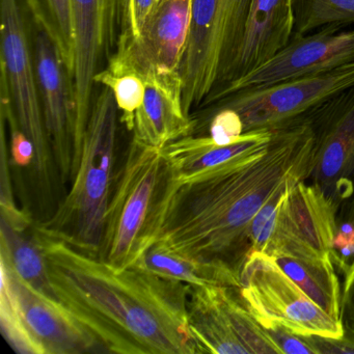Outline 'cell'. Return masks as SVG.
<instances>
[{
    "mask_svg": "<svg viewBox=\"0 0 354 354\" xmlns=\"http://www.w3.org/2000/svg\"><path fill=\"white\" fill-rule=\"evenodd\" d=\"M314 151V131L302 119L273 131L261 150L189 179L174 175L154 244L241 275L254 216L277 192L310 179Z\"/></svg>",
    "mask_w": 354,
    "mask_h": 354,
    "instance_id": "6da1fadb",
    "label": "cell"
},
{
    "mask_svg": "<svg viewBox=\"0 0 354 354\" xmlns=\"http://www.w3.org/2000/svg\"><path fill=\"white\" fill-rule=\"evenodd\" d=\"M34 227L55 298L106 351L200 353L188 322L192 286L113 266Z\"/></svg>",
    "mask_w": 354,
    "mask_h": 354,
    "instance_id": "7a4b0ae2",
    "label": "cell"
},
{
    "mask_svg": "<svg viewBox=\"0 0 354 354\" xmlns=\"http://www.w3.org/2000/svg\"><path fill=\"white\" fill-rule=\"evenodd\" d=\"M118 111L113 92L105 86L93 101L71 188L53 214L36 225L45 235L94 257H98L113 190Z\"/></svg>",
    "mask_w": 354,
    "mask_h": 354,
    "instance_id": "3957f363",
    "label": "cell"
},
{
    "mask_svg": "<svg viewBox=\"0 0 354 354\" xmlns=\"http://www.w3.org/2000/svg\"><path fill=\"white\" fill-rule=\"evenodd\" d=\"M173 177L163 150L132 140L107 209L101 261L119 268L132 267L154 244Z\"/></svg>",
    "mask_w": 354,
    "mask_h": 354,
    "instance_id": "277c9868",
    "label": "cell"
},
{
    "mask_svg": "<svg viewBox=\"0 0 354 354\" xmlns=\"http://www.w3.org/2000/svg\"><path fill=\"white\" fill-rule=\"evenodd\" d=\"M0 264V322L16 352L82 354L102 347L61 302L26 283L7 259Z\"/></svg>",
    "mask_w": 354,
    "mask_h": 354,
    "instance_id": "5b68a950",
    "label": "cell"
},
{
    "mask_svg": "<svg viewBox=\"0 0 354 354\" xmlns=\"http://www.w3.org/2000/svg\"><path fill=\"white\" fill-rule=\"evenodd\" d=\"M252 0H192L189 37L179 68L183 107L207 103L241 42Z\"/></svg>",
    "mask_w": 354,
    "mask_h": 354,
    "instance_id": "8992f818",
    "label": "cell"
},
{
    "mask_svg": "<svg viewBox=\"0 0 354 354\" xmlns=\"http://www.w3.org/2000/svg\"><path fill=\"white\" fill-rule=\"evenodd\" d=\"M240 296L265 329L279 326L300 337L343 339L342 321L315 304L304 290L261 252H252L240 275Z\"/></svg>",
    "mask_w": 354,
    "mask_h": 354,
    "instance_id": "52a82bcc",
    "label": "cell"
},
{
    "mask_svg": "<svg viewBox=\"0 0 354 354\" xmlns=\"http://www.w3.org/2000/svg\"><path fill=\"white\" fill-rule=\"evenodd\" d=\"M354 86V63L331 71L248 88L216 101L237 117L242 132L275 131Z\"/></svg>",
    "mask_w": 354,
    "mask_h": 354,
    "instance_id": "ba28073f",
    "label": "cell"
},
{
    "mask_svg": "<svg viewBox=\"0 0 354 354\" xmlns=\"http://www.w3.org/2000/svg\"><path fill=\"white\" fill-rule=\"evenodd\" d=\"M0 66L7 76L18 123L35 146L32 167L43 198L53 194V150L45 128L36 66L17 0H0Z\"/></svg>",
    "mask_w": 354,
    "mask_h": 354,
    "instance_id": "9c48e42d",
    "label": "cell"
},
{
    "mask_svg": "<svg viewBox=\"0 0 354 354\" xmlns=\"http://www.w3.org/2000/svg\"><path fill=\"white\" fill-rule=\"evenodd\" d=\"M126 0H72L73 8V156L80 159L92 109L94 76L117 50Z\"/></svg>",
    "mask_w": 354,
    "mask_h": 354,
    "instance_id": "30bf717a",
    "label": "cell"
},
{
    "mask_svg": "<svg viewBox=\"0 0 354 354\" xmlns=\"http://www.w3.org/2000/svg\"><path fill=\"white\" fill-rule=\"evenodd\" d=\"M187 315L200 353L281 354L246 308L239 289L194 286L188 296Z\"/></svg>",
    "mask_w": 354,
    "mask_h": 354,
    "instance_id": "8fae6325",
    "label": "cell"
},
{
    "mask_svg": "<svg viewBox=\"0 0 354 354\" xmlns=\"http://www.w3.org/2000/svg\"><path fill=\"white\" fill-rule=\"evenodd\" d=\"M339 205L318 186L300 181L279 201L270 239L264 254L304 260L331 259L337 232Z\"/></svg>",
    "mask_w": 354,
    "mask_h": 354,
    "instance_id": "7c38bea8",
    "label": "cell"
},
{
    "mask_svg": "<svg viewBox=\"0 0 354 354\" xmlns=\"http://www.w3.org/2000/svg\"><path fill=\"white\" fill-rule=\"evenodd\" d=\"M304 118L315 136L308 180L339 206L354 194V86Z\"/></svg>",
    "mask_w": 354,
    "mask_h": 354,
    "instance_id": "4fadbf2b",
    "label": "cell"
},
{
    "mask_svg": "<svg viewBox=\"0 0 354 354\" xmlns=\"http://www.w3.org/2000/svg\"><path fill=\"white\" fill-rule=\"evenodd\" d=\"M329 26L314 35L292 37L289 44L270 61L240 80L213 93L207 103L248 88L269 86L285 80L331 71L354 63V28L341 30Z\"/></svg>",
    "mask_w": 354,
    "mask_h": 354,
    "instance_id": "5bb4252c",
    "label": "cell"
},
{
    "mask_svg": "<svg viewBox=\"0 0 354 354\" xmlns=\"http://www.w3.org/2000/svg\"><path fill=\"white\" fill-rule=\"evenodd\" d=\"M35 66L45 128L62 181H71L73 167V92L57 43L45 30L36 39Z\"/></svg>",
    "mask_w": 354,
    "mask_h": 354,
    "instance_id": "9a60e30c",
    "label": "cell"
},
{
    "mask_svg": "<svg viewBox=\"0 0 354 354\" xmlns=\"http://www.w3.org/2000/svg\"><path fill=\"white\" fill-rule=\"evenodd\" d=\"M190 22L192 0H157L140 37L122 34L118 47L142 73L151 67L179 72Z\"/></svg>",
    "mask_w": 354,
    "mask_h": 354,
    "instance_id": "2e32d148",
    "label": "cell"
},
{
    "mask_svg": "<svg viewBox=\"0 0 354 354\" xmlns=\"http://www.w3.org/2000/svg\"><path fill=\"white\" fill-rule=\"evenodd\" d=\"M142 74L146 94L134 115V140L162 150L167 145L194 134L196 122L184 111L179 72L151 67Z\"/></svg>",
    "mask_w": 354,
    "mask_h": 354,
    "instance_id": "e0dca14e",
    "label": "cell"
},
{
    "mask_svg": "<svg viewBox=\"0 0 354 354\" xmlns=\"http://www.w3.org/2000/svg\"><path fill=\"white\" fill-rule=\"evenodd\" d=\"M294 24V0H252L241 42L216 90L270 61L289 44Z\"/></svg>",
    "mask_w": 354,
    "mask_h": 354,
    "instance_id": "ac0fdd59",
    "label": "cell"
},
{
    "mask_svg": "<svg viewBox=\"0 0 354 354\" xmlns=\"http://www.w3.org/2000/svg\"><path fill=\"white\" fill-rule=\"evenodd\" d=\"M272 132H248L223 146L215 144L210 136L192 134L167 145L162 150L175 179H189L265 148L270 142Z\"/></svg>",
    "mask_w": 354,
    "mask_h": 354,
    "instance_id": "d6986e66",
    "label": "cell"
},
{
    "mask_svg": "<svg viewBox=\"0 0 354 354\" xmlns=\"http://www.w3.org/2000/svg\"><path fill=\"white\" fill-rule=\"evenodd\" d=\"M153 274L194 287L225 286L240 288V275L229 267L182 256L154 244L134 265Z\"/></svg>",
    "mask_w": 354,
    "mask_h": 354,
    "instance_id": "ffe728a7",
    "label": "cell"
},
{
    "mask_svg": "<svg viewBox=\"0 0 354 354\" xmlns=\"http://www.w3.org/2000/svg\"><path fill=\"white\" fill-rule=\"evenodd\" d=\"M304 293L335 320L342 321V294L333 260L272 257Z\"/></svg>",
    "mask_w": 354,
    "mask_h": 354,
    "instance_id": "44dd1931",
    "label": "cell"
},
{
    "mask_svg": "<svg viewBox=\"0 0 354 354\" xmlns=\"http://www.w3.org/2000/svg\"><path fill=\"white\" fill-rule=\"evenodd\" d=\"M28 231L14 229L1 221V257L7 259L18 274L37 291L57 299L35 227L32 234Z\"/></svg>",
    "mask_w": 354,
    "mask_h": 354,
    "instance_id": "7402d4cb",
    "label": "cell"
},
{
    "mask_svg": "<svg viewBox=\"0 0 354 354\" xmlns=\"http://www.w3.org/2000/svg\"><path fill=\"white\" fill-rule=\"evenodd\" d=\"M94 82L103 84L113 92L118 109L121 111V121L132 131L134 115L144 102L146 94L144 74L121 48H117L105 69L95 74Z\"/></svg>",
    "mask_w": 354,
    "mask_h": 354,
    "instance_id": "603a6c76",
    "label": "cell"
},
{
    "mask_svg": "<svg viewBox=\"0 0 354 354\" xmlns=\"http://www.w3.org/2000/svg\"><path fill=\"white\" fill-rule=\"evenodd\" d=\"M292 37L310 34L317 28L354 24V0H294Z\"/></svg>",
    "mask_w": 354,
    "mask_h": 354,
    "instance_id": "cb8c5ba5",
    "label": "cell"
},
{
    "mask_svg": "<svg viewBox=\"0 0 354 354\" xmlns=\"http://www.w3.org/2000/svg\"><path fill=\"white\" fill-rule=\"evenodd\" d=\"M49 18L59 32L63 45V59L69 72L73 71V8L72 0H46Z\"/></svg>",
    "mask_w": 354,
    "mask_h": 354,
    "instance_id": "d4e9b609",
    "label": "cell"
},
{
    "mask_svg": "<svg viewBox=\"0 0 354 354\" xmlns=\"http://www.w3.org/2000/svg\"><path fill=\"white\" fill-rule=\"evenodd\" d=\"M157 0H126L125 26L122 34L138 39Z\"/></svg>",
    "mask_w": 354,
    "mask_h": 354,
    "instance_id": "484cf974",
    "label": "cell"
},
{
    "mask_svg": "<svg viewBox=\"0 0 354 354\" xmlns=\"http://www.w3.org/2000/svg\"><path fill=\"white\" fill-rule=\"evenodd\" d=\"M267 333L272 337L279 347L281 354L283 353H316L314 348L304 339V337L294 335L286 330L283 327L275 326L266 329Z\"/></svg>",
    "mask_w": 354,
    "mask_h": 354,
    "instance_id": "4316f807",
    "label": "cell"
},
{
    "mask_svg": "<svg viewBox=\"0 0 354 354\" xmlns=\"http://www.w3.org/2000/svg\"><path fill=\"white\" fill-rule=\"evenodd\" d=\"M342 323L345 330L343 342L350 353H354V281L342 295Z\"/></svg>",
    "mask_w": 354,
    "mask_h": 354,
    "instance_id": "83f0119b",
    "label": "cell"
},
{
    "mask_svg": "<svg viewBox=\"0 0 354 354\" xmlns=\"http://www.w3.org/2000/svg\"><path fill=\"white\" fill-rule=\"evenodd\" d=\"M26 3H28V9H30V14H32V18H34L35 24L38 26L39 30H45V32H48L49 36L57 43L62 55H63V45H62L59 32H57V28L53 26L46 12L43 9L41 0H26Z\"/></svg>",
    "mask_w": 354,
    "mask_h": 354,
    "instance_id": "f1b7e54d",
    "label": "cell"
},
{
    "mask_svg": "<svg viewBox=\"0 0 354 354\" xmlns=\"http://www.w3.org/2000/svg\"><path fill=\"white\" fill-rule=\"evenodd\" d=\"M345 223H350L354 227V194L348 203L347 210L345 214Z\"/></svg>",
    "mask_w": 354,
    "mask_h": 354,
    "instance_id": "f546056e",
    "label": "cell"
}]
</instances>
